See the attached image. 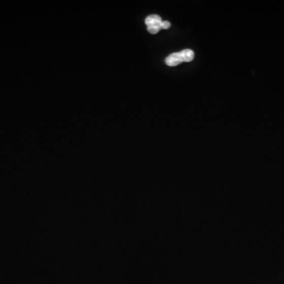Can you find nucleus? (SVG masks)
Masks as SVG:
<instances>
[{"label":"nucleus","instance_id":"nucleus-1","mask_svg":"<svg viewBox=\"0 0 284 284\" xmlns=\"http://www.w3.org/2000/svg\"><path fill=\"white\" fill-rule=\"evenodd\" d=\"M165 62L169 67H176V66L179 65L181 62H182L180 54H179V52L171 54L169 56L167 57Z\"/></svg>","mask_w":284,"mask_h":284},{"label":"nucleus","instance_id":"nucleus-2","mask_svg":"<svg viewBox=\"0 0 284 284\" xmlns=\"http://www.w3.org/2000/svg\"><path fill=\"white\" fill-rule=\"evenodd\" d=\"M161 22H162V19L159 15H156V14L149 15L145 19V24L148 27L152 26V25H161Z\"/></svg>","mask_w":284,"mask_h":284},{"label":"nucleus","instance_id":"nucleus-3","mask_svg":"<svg viewBox=\"0 0 284 284\" xmlns=\"http://www.w3.org/2000/svg\"><path fill=\"white\" fill-rule=\"evenodd\" d=\"M182 62H191L194 58V52L191 49L182 50L179 52Z\"/></svg>","mask_w":284,"mask_h":284},{"label":"nucleus","instance_id":"nucleus-4","mask_svg":"<svg viewBox=\"0 0 284 284\" xmlns=\"http://www.w3.org/2000/svg\"><path fill=\"white\" fill-rule=\"evenodd\" d=\"M161 25H152V26L148 27V31L152 34H156L161 31Z\"/></svg>","mask_w":284,"mask_h":284},{"label":"nucleus","instance_id":"nucleus-5","mask_svg":"<svg viewBox=\"0 0 284 284\" xmlns=\"http://www.w3.org/2000/svg\"><path fill=\"white\" fill-rule=\"evenodd\" d=\"M171 23H170L169 21H162L161 24V29H168V28L171 27Z\"/></svg>","mask_w":284,"mask_h":284}]
</instances>
